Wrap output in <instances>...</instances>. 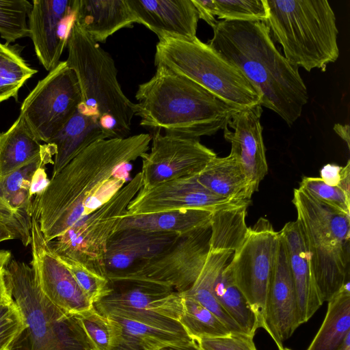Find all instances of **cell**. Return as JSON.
I'll return each mask as SVG.
<instances>
[{"instance_id":"cell-1","label":"cell","mask_w":350,"mask_h":350,"mask_svg":"<svg viewBox=\"0 0 350 350\" xmlns=\"http://www.w3.org/2000/svg\"><path fill=\"white\" fill-rule=\"evenodd\" d=\"M149 133L97 141L74 157L33 199L32 218L46 243L111 199L126 182L118 174L144 153Z\"/></svg>"},{"instance_id":"cell-2","label":"cell","mask_w":350,"mask_h":350,"mask_svg":"<svg viewBox=\"0 0 350 350\" xmlns=\"http://www.w3.org/2000/svg\"><path fill=\"white\" fill-rule=\"evenodd\" d=\"M207 43L236 66L261 96L262 107L291 126L300 116L308 93L299 72L280 53L265 22L217 21Z\"/></svg>"},{"instance_id":"cell-3","label":"cell","mask_w":350,"mask_h":350,"mask_svg":"<svg viewBox=\"0 0 350 350\" xmlns=\"http://www.w3.org/2000/svg\"><path fill=\"white\" fill-rule=\"evenodd\" d=\"M135 98L141 126L187 138L214 135L239 110L163 66L139 85Z\"/></svg>"},{"instance_id":"cell-4","label":"cell","mask_w":350,"mask_h":350,"mask_svg":"<svg viewBox=\"0 0 350 350\" xmlns=\"http://www.w3.org/2000/svg\"><path fill=\"white\" fill-rule=\"evenodd\" d=\"M66 62L75 72L81 90L78 109L98 118L109 138L129 136L135 103L123 92L111 56L74 20L68 35Z\"/></svg>"},{"instance_id":"cell-5","label":"cell","mask_w":350,"mask_h":350,"mask_svg":"<svg viewBox=\"0 0 350 350\" xmlns=\"http://www.w3.org/2000/svg\"><path fill=\"white\" fill-rule=\"evenodd\" d=\"M4 275L26 323L6 350H94L79 315L62 310L46 298L30 265L12 260Z\"/></svg>"},{"instance_id":"cell-6","label":"cell","mask_w":350,"mask_h":350,"mask_svg":"<svg viewBox=\"0 0 350 350\" xmlns=\"http://www.w3.org/2000/svg\"><path fill=\"white\" fill-rule=\"evenodd\" d=\"M265 23L293 65L308 72L327 66L339 57L338 30L327 0H266Z\"/></svg>"},{"instance_id":"cell-7","label":"cell","mask_w":350,"mask_h":350,"mask_svg":"<svg viewBox=\"0 0 350 350\" xmlns=\"http://www.w3.org/2000/svg\"><path fill=\"white\" fill-rule=\"evenodd\" d=\"M292 202L323 304L349 282L350 215L315 200L299 187L294 189Z\"/></svg>"},{"instance_id":"cell-8","label":"cell","mask_w":350,"mask_h":350,"mask_svg":"<svg viewBox=\"0 0 350 350\" xmlns=\"http://www.w3.org/2000/svg\"><path fill=\"white\" fill-rule=\"evenodd\" d=\"M154 65L195 82L239 110L261 104L259 92L243 72L197 36L159 39Z\"/></svg>"},{"instance_id":"cell-9","label":"cell","mask_w":350,"mask_h":350,"mask_svg":"<svg viewBox=\"0 0 350 350\" xmlns=\"http://www.w3.org/2000/svg\"><path fill=\"white\" fill-rule=\"evenodd\" d=\"M142 187L139 172L107 202L48 242L49 248L55 255L73 259L106 278L105 256L108 243L118 230L129 204Z\"/></svg>"},{"instance_id":"cell-10","label":"cell","mask_w":350,"mask_h":350,"mask_svg":"<svg viewBox=\"0 0 350 350\" xmlns=\"http://www.w3.org/2000/svg\"><path fill=\"white\" fill-rule=\"evenodd\" d=\"M110 284V292L93 304L102 315L185 331L179 322L183 295L173 288L145 280H122Z\"/></svg>"},{"instance_id":"cell-11","label":"cell","mask_w":350,"mask_h":350,"mask_svg":"<svg viewBox=\"0 0 350 350\" xmlns=\"http://www.w3.org/2000/svg\"><path fill=\"white\" fill-rule=\"evenodd\" d=\"M280 234L270 221L260 217L248 228L241 245L226 267L235 286L247 299L262 328L266 299L275 265Z\"/></svg>"},{"instance_id":"cell-12","label":"cell","mask_w":350,"mask_h":350,"mask_svg":"<svg viewBox=\"0 0 350 350\" xmlns=\"http://www.w3.org/2000/svg\"><path fill=\"white\" fill-rule=\"evenodd\" d=\"M81 103L77 76L63 61L39 81L25 98L20 116L38 140L48 144Z\"/></svg>"},{"instance_id":"cell-13","label":"cell","mask_w":350,"mask_h":350,"mask_svg":"<svg viewBox=\"0 0 350 350\" xmlns=\"http://www.w3.org/2000/svg\"><path fill=\"white\" fill-rule=\"evenodd\" d=\"M210 225L178 236L170 247L124 280L153 282L180 293L187 291L196 281L209 254Z\"/></svg>"},{"instance_id":"cell-14","label":"cell","mask_w":350,"mask_h":350,"mask_svg":"<svg viewBox=\"0 0 350 350\" xmlns=\"http://www.w3.org/2000/svg\"><path fill=\"white\" fill-rule=\"evenodd\" d=\"M217 154L198 139L154 131L150 152L142 157V190L185 176L198 175Z\"/></svg>"},{"instance_id":"cell-15","label":"cell","mask_w":350,"mask_h":350,"mask_svg":"<svg viewBox=\"0 0 350 350\" xmlns=\"http://www.w3.org/2000/svg\"><path fill=\"white\" fill-rule=\"evenodd\" d=\"M30 265L46 298L62 310L79 314L94 307L73 276L49 248L39 225L31 217Z\"/></svg>"},{"instance_id":"cell-16","label":"cell","mask_w":350,"mask_h":350,"mask_svg":"<svg viewBox=\"0 0 350 350\" xmlns=\"http://www.w3.org/2000/svg\"><path fill=\"white\" fill-rule=\"evenodd\" d=\"M236 202H239L211 192L200 183L197 175H194L163 182L146 190L140 189L129 204L125 215L185 209H201L213 213Z\"/></svg>"},{"instance_id":"cell-17","label":"cell","mask_w":350,"mask_h":350,"mask_svg":"<svg viewBox=\"0 0 350 350\" xmlns=\"http://www.w3.org/2000/svg\"><path fill=\"white\" fill-rule=\"evenodd\" d=\"M75 0H33L28 19L37 57L51 71L60 62L75 20Z\"/></svg>"},{"instance_id":"cell-18","label":"cell","mask_w":350,"mask_h":350,"mask_svg":"<svg viewBox=\"0 0 350 350\" xmlns=\"http://www.w3.org/2000/svg\"><path fill=\"white\" fill-rule=\"evenodd\" d=\"M178 236L132 228L116 231L108 243L105 256L106 278L110 282L126 280L170 247Z\"/></svg>"},{"instance_id":"cell-19","label":"cell","mask_w":350,"mask_h":350,"mask_svg":"<svg viewBox=\"0 0 350 350\" xmlns=\"http://www.w3.org/2000/svg\"><path fill=\"white\" fill-rule=\"evenodd\" d=\"M300 325L288 255L280 236L276 260L266 299L262 328L270 335L280 350L284 347L283 342Z\"/></svg>"},{"instance_id":"cell-20","label":"cell","mask_w":350,"mask_h":350,"mask_svg":"<svg viewBox=\"0 0 350 350\" xmlns=\"http://www.w3.org/2000/svg\"><path fill=\"white\" fill-rule=\"evenodd\" d=\"M260 105L237 111L224 130V138L231 144L230 152L239 159L254 193L268 172L262 137Z\"/></svg>"},{"instance_id":"cell-21","label":"cell","mask_w":350,"mask_h":350,"mask_svg":"<svg viewBox=\"0 0 350 350\" xmlns=\"http://www.w3.org/2000/svg\"><path fill=\"white\" fill-rule=\"evenodd\" d=\"M137 23L157 35L193 39L199 16L192 0H126Z\"/></svg>"},{"instance_id":"cell-22","label":"cell","mask_w":350,"mask_h":350,"mask_svg":"<svg viewBox=\"0 0 350 350\" xmlns=\"http://www.w3.org/2000/svg\"><path fill=\"white\" fill-rule=\"evenodd\" d=\"M288 255L295 290L300 324L306 323L323 305L319 299L297 221L286 223L279 232Z\"/></svg>"},{"instance_id":"cell-23","label":"cell","mask_w":350,"mask_h":350,"mask_svg":"<svg viewBox=\"0 0 350 350\" xmlns=\"http://www.w3.org/2000/svg\"><path fill=\"white\" fill-rule=\"evenodd\" d=\"M74 8L75 20L97 43L137 23L126 0H75Z\"/></svg>"},{"instance_id":"cell-24","label":"cell","mask_w":350,"mask_h":350,"mask_svg":"<svg viewBox=\"0 0 350 350\" xmlns=\"http://www.w3.org/2000/svg\"><path fill=\"white\" fill-rule=\"evenodd\" d=\"M105 139L109 137L98 118L85 115L77 107L73 116L48 143L55 148L52 176L88 146Z\"/></svg>"},{"instance_id":"cell-25","label":"cell","mask_w":350,"mask_h":350,"mask_svg":"<svg viewBox=\"0 0 350 350\" xmlns=\"http://www.w3.org/2000/svg\"><path fill=\"white\" fill-rule=\"evenodd\" d=\"M197 178L211 192L232 201H249L254 193L239 159L232 152L212 159Z\"/></svg>"},{"instance_id":"cell-26","label":"cell","mask_w":350,"mask_h":350,"mask_svg":"<svg viewBox=\"0 0 350 350\" xmlns=\"http://www.w3.org/2000/svg\"><path fill=\"white\" fill-rule=\"evenodd\" d=\"M212 213L206 210L185 209L131 216L124 215L118 230L132 228L182 235L209 226Z\"/></svg>"},{"instance_id":"cell-27","label":"cell","mask_w":350,"mask_h":350,"mask_svg":"<svg viewBox=\"0 0 350 350\" xmlns=\"http://www.w3.org/2000/svg\"><path fill=\"white\" fill-rule=\"evenodd\" d=\"M108 317L117 325V335L110 350H160L191 340L186 331H173L131 319Z\"/></svg>"},{"instance_id":"cell-28","label":"cell","mask_w":350,"mask_h":350,"mask_svg":"<svg viewBox=\"0 0 350 350\" xmlns=\"http://www.w3.org/2000/svg\"><path fill=\"white\" fill-rule=\"evenodd\" d=\"M350 282L327 301L325 319L306 350H338L350 334Z\"/></svg>"},{"instance_id":"cell-29","label":"cell","mask_w":350,"mask_h":350,"mask_svg":"<svg viewBox=\"0 0 350 350\" xmlns=\"http://www.w3.org/2000/svg\"><path fill=\"white\" fill-rule=\"evenodd\" d=\"M42 148L19 115L8 131L0 133V181L36 157Z\"/></svg>"},{"instance_id":"cell-30","label":"cell","mask_w":350,"mask_h":350,"mask_svg":"<svg viewBox=\"0 0 350 350\" xmlns=\"http://www.w3.org/2000/svg\"><path fill=\"white\" fill-rule=\"evenodd\" d=\"M234 252L210 251L196 281L187 291L182 293L198 301L215 314L232 332H243L235 321L221 308L214 296L213 288L219 273L226 267Z\"/></svg>"},{"instance_id":"cell-31","label":"cell","mask_w":350,"mask_h":350,"mask_svg":"<svg viewBox=\"0 0 350 350\" xmlns=\"http://www.w3.org/2000/svg\"><path fill=\"white\" fill-rule=\"evenodd\" d=\"M250 201L226 205L212 213L210 251L234 252L242 243L248 227L245 222Z\"/></svg>"},{"instance_id":"cell-32","label":"cell","mask_w":350,"mask_h":350,"mask_svg":"<svg viewBox=\"0 0 350 350\" xmlns=\"http://www.w3.org/2000/svg\"><path fill=\"white\" fill-rule=\"evenodd\" d=\"M226 265L215 280L214 296L241 331L254 336L259 328L256 316L244 295L234 284Z\"/></svg>"},{"instance_id":"cell-33","label":"cell","mask_w":350,"mask_h":350,"mask_svg":"<svg viewBox=\"0 0 350 350\" xmlns=\"http://www.w3.org/2000/svg\"><path fill=\"white\" fill-rule=\"evenodd\" d=\"M183 295V312L179 319L189 337L194 340L229 334L228 327L212 312L194 299Z\"/></svg>"},{"instance_id":"cell-34","label":"cell","mask_w":350,"mask_h":350,"mask_svg":"<svg viewBox=\"0 0 350 350\" xmlns=\"http://www.w3.org/2000/svg\"><path fill=\"white\" fill-rule=\"evenodd\" d=\"M37 72L16 50L0 42V103L11 97L17 100L20 88Z\"/></svg>"},{"instance_id":"cell-35","label":"cell","mask_w":350,"mask_h":350,"mask_svg":"<svg viewBox=\"0 0 350 350\" xmlns=\"http://www.w3.org/2000/svg\"><path fill=\"white\" fill-rule=\"evenodd\" d=\"M31 9L27 0H0V36L8 44L29 37L27 19Z\"/></svg>"},{"instance_id":"cell-36","label":"cell","mask_w":350,"mask_h":350,"mask_svg":"<svg viewBox=\"0 0 350 350\" xmlns=\"http://www.w3.org/2000/svg\"><path fill=\"white\" fill-rule=\"evenodd\" d=\"M55 148L51 144H45L40 153L29 162L16 169L0 181V195L8 201L16 193L27 189L35 172L40 167L53 163V156Z\"/></svg>"},{"instance_id":"cell-37","label":"cell","mask_w":350,"mask_h":350,"mask_svg":"<svg viewBox=\"0 0 350 350\" xmlns=\"http://www.w3.org/2000/svg\"><path fill=\"white\" fill-rule=\"evenodd\" d=\"M215 15L221 21L266 22V0H214Z\"/></svg>"},{"instance_id":"cell-38","label":"cell","mask_w":350,"mask_h":350,"mask_svg":"<svg viewBox=\"0 0 350 350\" xmlns=\"http://www.w3.org/2000/svg\"><path fill=\"white\" fill-rule=\"evenodd\" d=\"M78 315L94 350H110L117 335L116 321L94 307Z\"/></svg>"},{"instance_id":"cell-39","label":"cell","mask_w":350,"mask_h":350,"mask_svg":"<svg viewBox=\"0 0 350 350\" xmlns=\"http://www.w3.org/2000/svg\"><path fill=\"white\" fill-rule=\"evenodd\" d=\"M57 257L70 271L83 293L93 304L110 292V282L105 277L93 272L68 257Z\"/></svg>"},{"instance_id":"cell-40","label":"cell","mask_w":350,"mask_h":350,"mask_svg":"<svg viewBox=\"0 0 350 350\" xmlns=\"http://www.w3.org/2000/svg\"><path fill=\"white\" fill-rule=\"evenodd\" d=\"M299 188L315 200L350 215V195L340 187L329 185L321 178L305 176Z\"/></svg>"},{"instance_id":"cell-41","label":"cell","mask_w":350,"mask_h":350,"mask_svg":"<svg viewBox=\"0 0 350 350\" xmlns=\"http://www.w3.org/2000/svg\"><path fill=\"white\" fill-rule=\"evenodd\" d=\"M25 326V321L15 301L0 306V350H6Z\"/></svg>"},{"instance_id":"cell-42","label":"cell","mask_w":350,"mask_h":350,"mask_svg":"<svg viewBox=\"0 0 350 350\" xmlns=\"http://www.w3.org/2000/svg\"><path fill=\"white\" fill-rule=\"evenodd\" d=\"M202 350H257L254 336L231 332L224 336L195 340Z\"/></svg>"},{"instance_id":"cell-43","label":"cell","mask_w":350,"mask_h":350,"mask_svg":"<svg viewBox=\"0 0 350 350\" xmlns=\"http://www.w3.org/2000/svg\"><path fill=\"white\" fill-rule=\"evenodd\" d=\"M320 178L326 184L340 187L350 195V161L342 167L327 164L320 171Z\"/></svg>"},{"instance_id":"cell-44","label":"cell","mask_w":350,"mask_h":350,"mask_svg":"<svg viewBox=\"0 0 350 350\" xmlns=\"http://www.w3.org/2000/svg\"><path fill=\"white\" fill-rule=\"evenodd\" d=\"M199 16L212 28L217 23L214 0H192Z\"/></svg>"},{"instance_id":"cell-45","label":"cell","mask_w":350,"mask_h":350,"mask_svg":"<svg viewBox=\"0 0 350 350\" xmlns=\"http://www.w3.org/2000/svg\"><path fill=\"white\" fill-rule=\"evenodd\" d=\"M45 170V167H39L33 174L29 187V195L33 198L38 194L42 193L49 183Z\"/></svg>"},{"instance_id":"cell-46","label":"cell","mask_w":350,"mask_h":350,"mask_svg":"<svg viewBox=\"0 0 350 350\" xmlns=\"http://www.w3.org/2000/svg\"><path fill=\"white\" fill-rule=\"evenodd\" d=\"M16 239L20 240L19 234L16 228L10 221L0 215V242Z\"/></svg>"},{"instance_id":"cell-47","label":"cell","mask_w":350,"mask_h":350,"mask_svg":"<svg viewBox=\"0 0 350 350\" xmlns=\"http://www.w3.org/2000/svg\"><path fill=\"white\" fill-rule=\"evenodd\" d=\"M14 302L10 293L4 275V269H0V306L9 305Z\"/></svg>"},{"instance_id":"cell-48","label":"cell","mask_w":350,"mask_h":350,"mask_svg":"<svg viewBox=\"0 0 350 350\" xmlns=\"http://www.w3.org/2000/svg\"><path fill=\"white\" fill-rule=\"evenodd\" d=\"M160 350H202L193 339L165 347Z\"/></svg>"},{"instance_id":"cell-49","label":"cell","mask_w":350,"mask_h":350,"mask_svg":"<svg viewBox=\"0 0 350 350\" xmlns=\"http://www.w3.org/2000/svg\"><path fill=\"white\" fill-rule=\"evenodd\" d=\"M335 133L347 144L348 148H350V130L349 125L335 124L333 127Z\"/></svg>"},{"instance_id":"cell-50","label":"cell","mask_w":350,"mask_h":350,"mask_svg":"<svg viewBox=\"0 0 350 350\" xmlns=\"http://www.w3.org/2000/svg\"><path fill=\"white\" fill-rule=\"evenodd\" d=\"M11 256L12 254L10 251H0V269H4L5 267L10 262L11 260Z\"/></svg>"},{"instance_id":"cell-51","label":"cell","mask_w":350,"mask_h":350,"mask_svg":"<svg viewBox=\"0 0 350 350\" xmlns=\"http://www.w3.org/2000/svg\"><path fill=\"white\" fill-rule=\"evenodd\" d=\"M338 350H350V334H349Z\"/></svg>"},{"instance_id":"cell-52","label":"cell","mask_w":350,"mask_h":350,"mask_svg":"<svg viewBox=\"0 0 350 350\" xmlns=\"http://www.w3.org/2000/svg\"><path fill=\"white\" fill-rule=\"evenodd\" d=\"M280 350H291V349L286 348V347H283L282 349H281Z\"/></svg>"}]
</instances>
